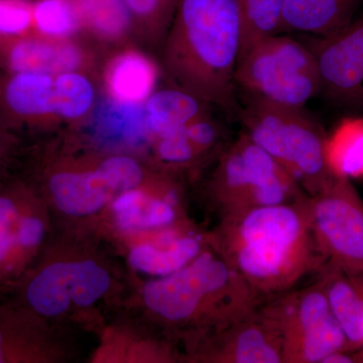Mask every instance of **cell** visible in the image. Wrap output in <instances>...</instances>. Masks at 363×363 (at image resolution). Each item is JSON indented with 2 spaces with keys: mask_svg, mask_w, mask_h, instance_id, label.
Instances as JSON below:
<instances>
[{
  "mask_svg": "<svg viewBox=\"0 0 363 363\" xmlns=\"http://www.w3.org/2000/svg\"><path fill=\"white\" fill-rule=\"evenodd\" d=\"M130 281L123 260L97 234L56 224L39 257L9 293L54 323L96 332L106 313L123 304Z\"/></svg>",
  "mask_w": 363,
  "mask_h": 363,
  "instance_id": "obj_1",
  "label": "cell"
},
{
  "mask_svg": "<svg viewBox=\"0 0 363 363\" xmlns=\"http://www.w3.org/2000/svg\"><path fill=\"white\" fill-rule=\"evenodd\" d=\"M260 298L210 243L167 276L142 279L130 272L121 307L187 347L259 309Z\"/></svg>",
  "mask_w": 363,
  "mask_h": 363,
  "instance_id": "obj_2",
  "label": "cell"
},
{
  "mask_svg": "<svg viewBox=\"0 0 363 363\" xmlns=\"http://www.w3.org/2000/svg\"><path fill=\"white\" fill-rule=\"evenodd\" d=\"M306 195L286 204L221 218L210 243L262 296L289 292L309 272H323Z\"/></svg>",
  "mask_w": 363,
  "mask_h": 363,
  "instance_id": "obj_3",
  "label": "cell"
},
{
  "mask_svg": "<svg viewBox=\"0 0 363 363\" xmlns=\"http://www.w3.org/2000/svg\"><path fill=\"white\" fill-rule=\"evenodd\" d=\"M159 172L142 157L102 152L72 138L35 147L25 176L49 205L57 224L91 231L117 196Z\"/></svg>",
  "mask_w": 363,
  "mask_h": 363,
  "instance_id": "obj_4",
  "label": "cell"
},
{
  "mask_svg": "<svg viewBox=\"0 0 363 363\" xmlns=\"http://www.w3.org/2000/svg\"><path fill=\"white\" fill-rule=\"evenodd\" d=\"M240 43L238 0H179L162 45V61L182 89L233 111Z\"/></svg>",
  "mask_w": 363,
  "mask_h": 363,
  "instance_id": "obj_5",
  "label": "cell"
},
{
  "mask_svg": "<svg viewBox=\"0 0 363 363\" xmlns=\"http://www.w3.org/2000/svg\"><path fill=\"white\" fill-rule=\"evenodd\" d=\"M92 76L0 71V130L18 136L87 121L96 106Z\"/></svg>",
  "mask_w": 363,
  "mask_h": 363,
  "instance_id": "obj_6",
  "label": "cell"
},
{
  "mask_svg": "<svg viewBox=\"0 0 363 363\" xmlns=\"http://www.w3.org/2000/svg\"><path fill=\"white\" fill-rule=\"evenodd\" d=\"M240 116L245 135L274 157L308 196L317 195L335 178L327 164L323 128L303 108L250 96Z\"/></svg>",
  "mask_w": 363,
  "mask_h": 363,
  "instance_id": "obj_7",
  "label": "cell"
},
{
  "mask_svg": "<svg viewBox=\"0 0 363 363\" xmlns=\"http://www.w3.org/2000/svg\"><path fill=\"white\" fill-rule=\"evenodd\" d=\"M207 194L220 218L255 208L297 201L307 195L274 157L245 133L222 152Z\"/></svg>",
  "mask_w": 363,
  "mask_h": 363,
  "instance_id": "obj_8",
  "label": "cell"
},
{
  "mask_svg": "<svg viewBox=\"0 0 363 363\" xmlns=\"http://www.w3.org/2000/svg\"><path fill=\"white\" fill-rule=\"evenodd\" d=\"M234 81L250 96L294 108H304L321 93L311 50L288 35H271L252 45L238 59Z\"/></svg>",
  "mask_w": 363,
  "mask_h": 363,
  "instance_id": "obj_9",
  "label": "cell"
},
{
  "mask_svg": "<svg viewBox=\"0 0 363 363\" xmlns=\"http://www.w3.org/2000/svg\"><path fill=\"white\" fill-rule=\"evenodd\" d=\"M310 226L325 269L363 274V202L350 179L335 177L308 199Z\"/></svg>",
  "mask_w": 363,
  "mask_h": 363,
  "instance_id": "obj_10",
  "label": "cell"
},
{
  "mask_svg": "<svg viewBox=\"0 0 363 363\" xmlns=\"http://www.w3.org/2000/svg\"><path fill=\"white\" fill-rule=\"evenodd\" d=\"M266 311L283 336V363H322L336 352H350L347 338L332 312L324 279L272 303Z\"/></svg>",
  "mask_w": 363,
  "mask_h": 363,
  "instance_id": "obj_11",
  "label": "cell"
},
{
  "mask_svg": "<svg viewBox=\"0 0 363 363\" xmlns=\"http://www.w3.org/2000/svg\"><path fill=\"white\" fill-rule=\"evenodd\" d=\"M188 220L177 177L159 172L147 183L117 196L91 231L109 247L179 222Z\"/></svg>",
  "mask_w": 363,
  "mask_h": 363,
  "instance_id": "obj_12",
  "label": "cell"
},
{
  "mask_svg": "<svg viewBox=\"0 0 363 363\" xmlns=\"http://www.w3.org/2000/svg\"><path fill=\"white\" fill-rule=\"evenodd\" d=\"M184 362L281 363L283 336L266 310H255L225 328L185 347Z\"/></svg>",
  "mask_w": 363,
  "mask_h": 363,
  "instance_id": "obj_13",
  "label": "cell"
},
{
  "mask_svg": "<svg viewBox=\"0 0 363 363\" xmlns=\"http://www.w3.org/2000/svg\"><path fill=\"white\" fill-rule=\"evenodd\" d=\"M75 353L68 326L13 300L0 304V363H66Z\"/></svg>",
  "mask_w": 363,
  "mask_h": 363,
  "instance_id": "obj_14",
  "label": "cell"
},
{
  "mask_svg": "<svg viewBox=\"0 0 363 363\" xmlns=\"http://www.w3.org/2000/svg\"><path fill=\"white\" fill-rule=\"evenodd\" d=\"M209 245V233L188 219L121 241L113 250L133 274L159 278L185 267Z\"/></svg>",
  "mask_w": 363,
  "mask_h": 363,
  "instance_id": "obj_15",
  "label": "cell"
},
{
  "mask_svg": "<svg viewBox=\"0 0 363 363\" xmlns=\"http://www.w3.org/2000/svg\"><path fill=\"white\" fill-rule=\"evenodd\" d=\"M321 93L336 104L363 108V14L329 37L312 38Z\"/></svg>",
  "mask_w": 363,
  "mask_h": 363,
  "instance_id": "obj_16",
  "label": "cell"
},
{
  "mask_svg": "<svg viewBox=\"0 0 363 363\" xmlns=\"http://www.w3.org/2000/svg\"><path fill=\"white\" fill-rule=\"evenodd\" d=\"M95 333L92 363H172L184 359L176 343L133 312L118 308Z\"/></svg>",
  "mask_w": 363,
  "mask_h": 363,
  "instance_id": "obj_17",
  "label": "cell"
},
{
  "mask_svg": "<svg viewBox=\"0 0 363 363\" xmlns=\"http://www.w3.org/2000/svg\"><path fill=\"white\" fill-rule=\"evenodd\" d=\"M98 57L80 40L51 39L38 35L0 38V71L61 75L83 73L95 75Z\"/></svg>",
  "mask_w": 363,
  "mask_h": 363,
  "instance_id": "obj_18",
  "label": "cell"
},
{
  "mask_svg": "<svg viewBox=\"0 0 363 363\" xmlns=\"http://www.w3.org/2000/svg\"><path fill=\"white\" fill-rule=\"evenodd\" d=\"M92 112V133L82 138L91 147L102 152L133 155V150L145 147L150 149V138L143 119V104H121L106 96L100 108H94Z\"/></svg>",
  "mask_w": 363,
  "mask_h": 363,
  "instance_id": "obj_19",
  "label": "cell"
},
{
  "mask_svg": "<svg viewBox=\"0 0 363 363\" xmlns=\"http://www.w3.org/2000/svg\"><path fill=\"white\" fill-rule=\"evenodd\" d=\"M157 78L159 68L154 60L128 45L118 48L102 69L105 94L121 104H145Z\"/></svg>",
  "mask_w": 363,
  "mask_h": 363,
  "instance_id": "obj_20",
  "label": "cell"
},
{
  "mask_svg": "<svg viewBox=\"0 0 363 363\" xmlns=\"http://www.w3.org/2000/svg\"><path fill=\"white\" fill-rule=\"evenodd\" d=\"M363 0H286L281 33L329 37L350 25Z\"/></svg>",
  "mask_w": 363,
  "mask_h": 363,
  "instance_id": "obj_21",
  "label": "cell"
},
{
  "mask_svg": "<svg viewBox=\"0 0 363 363\" xmlns=\"http://www.w3.org/2000/svg\"><path fill=\"white\" fill-rule=\"evenodd\" d=\"M209 106L207 102L180 87L154 91L143 104V119L150 147L162 136L210 113Z\"/></svg>",
  "mask_w": 363,
  "mask_h": 363,
  "instance_id": "obj_22",
  "label": "cell"
},
{
  "mask_svg": "<svg viewBox=\"0 0 363 363\" xmlns=\"http://www.w3.org/2000/svg\"><path fill=\"white\" fill-rule=\"evenodd\" d=\"M28 189L25 175L0 173V293H9L14 284L16 243Z\"/></svg>",
  "mask_w": 363,
  "mask_h": 363,
  "instance_id": "obj_23",
  "label": "cell"
},
{
  "mask_svg": "<svg viewBox=\"0 0 363 363\" xmlns=\"http://www.w3.org/2000/svg\"><path fill=\"white\" fill-rule=\"evenodd\" d=\"M83 33L99 44L121 48L135 38V28L123 0H72Z\"/></svg>",
  "mask_w": 363,
  "mask_h": 363,
  "instance_id": "obj_24",
  "label": "cell"
},
{
  "mask_svg": "<svg viewBox=\"0 0 363 363\" xmlns=\"http://www.w3.org/2000/svg\"><path fill=\"white\" fill-rule=\"evenodd\" d=\"M323 279L332 312L351 350H363V281L342 272L324 269Z\"/></svg>",
  "mask_w": 363,
  "mask_h": 363,
  "instance_id": "obj_25",
  "label": "cell"
},
{
  "mask_svg": "<svg viewBox=\"0 0 363 363\" xmlns=\"http://www.w3.org/2000/svg\"><path fill=\"white\" fill-rule=\"evenodd\" d=\"M326 161L335 177L362 178L363 117L343 119L327 136Z\"/></svg>",
  "mask_w": 363,
  "mask_h": 363,
  "instance_id": "obj_26",
  "label": "cell"
},
{
  "mask_svg": "<svg viewBox=\"0 0 363 363\" xmlns=\"http://www.w3.org/2000/svg\"><path fill=\"white\" fill-rule=\"evenodd\" d=\"M241 43L238 59L260 40L279 35L286 0H238Z\"/></svg>",
  "mask_w": 363,
  "mask_h": 363,
  "instance_id": "obj_27",
  "label": "cell"
},
{
  "mask_svg": "<svg viewBox=\"0 0 363 363\" xmlns=\"http://www.w3.org/2000/svg\"><path fill=\"white\" fill-rule=\"evenodd\" d=\"M135 28V38L149 47L162 45L179 0H123Z\"/></svg>",
  "mask_w": 363,
  "mask_h": 363,
  "instance_id": "obj_28",
  "label": "cell"
},
{
  "mask_svg": "<svg viewBox=\"0 0 363 363\" xmlns=\"http://www.w3.org/2000/svg\"><path fill=\"white\" fill-rule=\"evenodd\" d=\"M83 33L72 0H33V35L51 39H73Z\"/></svg>",
  "mask_w": 363,
  "mask_h": 363,
  "instance_id": "obj_29",
  "label": "cell"
},
{
  "mask_svg": "<svg viewBox=\"0 0 363 363\" xmlns=\"http://www.w3.org/2000/svg\"><path fill=\"white\" fill-rule=\"evenodd\" d=\"M33 35V0H0V38Z\"/></svg>",
  "mask_w": 363,
  "mask_h": 363,
  "instance_id": "obj_30",
  "label": "cell"
},
{
  "mask_svg": "<svg viewBox=\"0 0 363 363\" xmlns=\"http://www.w3.org/2000/svg\"><path fill=\"white\" fill-rule=\"evenodd\" d=\"M18 136L0 130V173L4 171L6 166L18 150Z\"/></svg>",
  "mask_w": 363,
  "mask_h": 363,
  "instance_id": "obj_31",
  "label": "cell"
},
{
  "mask_svg": "<svg viewBox=\"0 0 363 363\" xmlns=\"http://www.w3.org/2000/svg\"><path fill=\"white\" fill-rule=\"evenodd\" d=\"M359 277H360V278L362 279V281H363V277L362 276H359ZM355 358H357V362H363V350H362V351H359V352H358L357 355H355Z\"/></svg>",
  "mask_w": 363,
  "mask_h": 363,
  "instance_id": "obj_32",
  "label": "cell"
},
{
  "mask_svg": "<svg viewBox=\"0 0 363 363\" xmlns=\"http://www.w3.org/2000/svg\"><path fill=\"white\" fill-rule=\"evenodd\" d=\"M362 276L363 277V274H362Z\"/></svg>",
  "mask_w": 363,
  "mask_h": 363,
  "instance_id": "obj_33",
  "label": "cell"
}]
</instances>
